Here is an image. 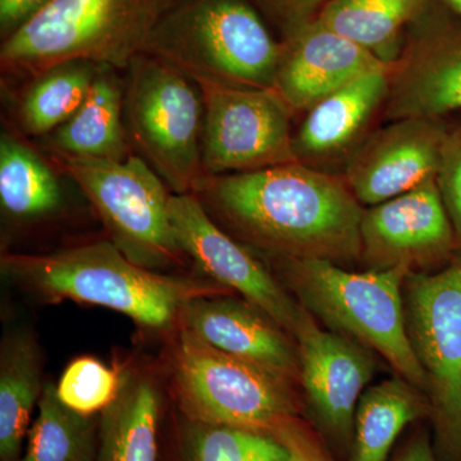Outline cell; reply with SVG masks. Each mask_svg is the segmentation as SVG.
<instances>
[{
  "mask_svg": "<svg viewBox=\"0 0 461 461\" xmlns=\"http://www.w3.org/2000/svg\"><path fill=\"white\" fill-rule=\"evenodd\" d=\"M281 461H321L318 459L317 456H314V454L312 453L311 450H308V448L305 447V446H303L302 444H299V442L295 441V444H294V450L293 454H291L290 457H287V459L281 460Z\"/></svg>",
  "mask_w": 461,
  "mask_h": 461,
  "instance_id": "obj_33",
  "label": "cell"
},
{
  "mask_svg": "<svg viewBox=\"0 0 461 461\" xmlns=\"http://www.w3.org/2000/svg\"><path fill=\"white\" fill-rule=\"evenodd\" d=\"M406 266L350 272L321 258L290 259L297 295L330 330L377 350L420 393L427 378L409 339L402 286Z\"/></svg>",
  "mask_w": 461,
  "mask_h": 461,
  "instance_id": "obj_5",
  "label": "cell"
},
{
  "mask_svg": "<svg viewBox=\"0 0 461 461\" xmlns=\"http://www.w3.org/2000/svg\"><path fill=\"white\" fill-rule=\"evenodd\" d=\"M436 182L455 238L461 242V131L446 136Z\"/></svg>",
  "mask_w": 461,
  "mask_h": 461,
  "instance_id": "obj_29",
  "label": "cell"
},
{
  "mask_svg": "<svg viewBox=\"0 0 461 461\" xmlns=\"http://www.w3.org/2000/svg\"><path fill=\"white\" fill-rule=\"evenodd\" d=\"M127 69L123 115L130 140L173 193H194L205 176L204 103L198 85L148 54L136 57Z\"/></svg>",
  "mask_w": 461,
  "mask_h": 461,
  "instance_id": "obj_6",
  "label": "cell"
},
{
  "mask_svg": "<svg viewBox=\"0 0 461 461\" xmlns=\"http://www.w3.org/2000/svg\"><path fill=\"white\" fill-rule=\"evenodd\" d=\"M123 375L94 357H80L67 366L57 386L60 402L85 415L102 412L114 402Z\"/></svg>",
  "mask_w": 461,
  "mask_h": 461,
  "instance_id": "obj_28",
  "label": "cell"
},
{
  "mask_svg": "<svg viewBox=\"0 0 461 461\" xmlns=\"http://www.w3.org/2000/svg\"><path fill=\"white\" fill-rule=\"evenodd\" d=\"M98 442L99 420L69 409L58 397L57 387L47 384L18 461H96Z\"/></svg>",
  "mask_w": 461,
  "mask_h": 461,
  "instance_id": "obj_24",
  "label": "cell"
},
{
  "mask_svg": "<svg viewBox=\"0 0 461 461\" xmlns=\"http://www.w3.org/2000/svg\"><path fill=\"white\" fill-rule=\"evenodd\" d=\"M426 412H429V403L402 377L368 388L355 412L350 461H386L403 429Z\"/></svg>",
  "mask_w": 461,
  "mask_h": 461,
  "instance_id": "obj_23",
  "label": "cell"
},
{
  "mask_svg": "<svg viewBox=\"0 0 461 461\" xmlns=\"http://www.w3.org/2000/svg\"><path fill=\"white\" fill-rule=\"evenodd\" d=\"M100 66L71 62L35 78L21 104V121L32 135H47L83 104Z\"/></svg>",
  "mask_w": 461,
  "mask_h": 461,
  "instance_id": "obj_26",
  "label": "cell"
},
{
  "mask_svg": "<svg viewBox=\"0 0 461 461\" xmlns=\"http://www.w3.org/2000/svg\"><path fill=\"white\" fill-rule=\"evenodd\" d=\"M446 136L437 120L391 121L354 151L342 177L360 204H381L435 180Z\"/></svg>",
  "mask_w": 461,
  "mask_h": 461,
  "instance_id": "obj_13",
  "label": "cell"
},
{
  "mask_svg": "<svg viewBox=\"0 0 461 461\" xmlns=\"http://www.w3.org/2000/svg\"><path fill=\"white\" fill-rule=\"evenodd\" d=\"M41 355L26 333L3 341L0 354V461H18L29 433L33 408L41 400Z\"/></svg>",
  "mask_w": 461,
  "mask_h": 461,
  "instance_id": "obj_22",
  "label": "cell"
},
{
  "mask_svg": "<svg viewBox=\"0 0 461 461\" xmlns=\"http://www.w3.org/2000/svg\"><path fill=\"white\" fill-rule=\"evenodd\" d=\"M181 314L185 329L218 350L284 379L300 375L299 355L280 327L256 306L200 296L182 306Z\"/></svg>",
  "mask_w": 461,
  "mask_h": 461,
  "instance_id": "obj_17",
  "label": "cell"
},
{
  "mask_svg": "<svg viewBox=\"0 0 461 461\" xmlns=\"http://www.w3.org/2000/svg\"><path fill=\"white\" fill-rule=\"evenodd\" d=\"M175 2L50 0L3 41V72L38 78L71 62L129 68Z\"/></svg>",
  "mask_w": 461,
  "mask_h": 461,
  "instance_id": "obj_2",
  "label": "cell"
},
{
  "mask_svg": "<svg viewBox=\"0 0 461 461\" xmlns=\"http://www.w3.org/2000/svg\"><path fill=\"white\" fill-rule=\"evenodd\" d=\"M175 377L189 420L291 436L286 427L295 406L286 379L218 350L186 329L175 351Z\"/></svg>",
  "mask_w": 461,
  "mask_h": 461,
  "instance_id": "obj_7",
  "label": "cell"
},
{
  "mask_svg": "<svg viewBox=\"0 0 461 461\" xmlns=\"http://www.w3.org/2000/svg\"><path fill=\"white\" fill-rule=\"evenodd\" d=\"M396 461H437L429 437L420 436L412 439Z\"/></svg>",
  "mask_w": 461,
  "mask_h": 461,
  "instance_id": "obj_32",
  "label": "cell"
},
{
  "mask_svg": "<svg viewBox=\"0 0 461 461\" xmlns=\"http://www.w3.org/2000/svg\"><path fill=\"white\" fill-rule=\"evenodd\" d=\"M438 2L461 18V0H438Z\"/></svg>",
  "mask_w": 461,
  "mask_h": 461,
  "instance_id": "obj_34",
  "label": "cell"
},
{
  "mask_svg": "<svg viewBox=\"0 0 461 461\" xmlns=\"http://www.w3.org/2000/svg\"><path fill=\"white\" fill-rule=\"evenodd\" d=\"M159 397L153 382L123 375L114 402L99 418L96 461H158Z\"/></svg>",
  "mask_w": 461,
  "mask_h": 461,
  "instance_id": "obj_20",
  "label": "cell"
},
{
  "mask_svg": "<svg viewBox=\"0 0 461 461\" xmlns=\"http://www.w3.org/2000/svg\"><path fill=\"white\" fill-rule=\"evenodd\" d=\"M204 103L202 159L205 176L260 171L299 162L294 112L273 89L196 81Z\"/></svg>",
  "mask_w": 461,
  "mask_h": 461,
  "instance_id": "obj_10",
  "label": "cell"
},
{
  "mask_svg": "<svg viewBox=\"0 0 461 461\" xmlns=\"http://www.w3.org/2000/svg\"><path fill=\"white\" fill-rule=\"evenodd\" d=\"M272 5L294 18V23L309 20L308 14L318 5L323 7L330 0H269Z\"/></svg>",
  "mask_w": 461,
  "mask_h": 461,
  "instance_id": "obj_31",
  "label": "cell"
},
{
  "mask_svg": "<svg viewBox=\"0 0 461 461\" xmlns=\"http://www.w3.org/2000/svg\"><path fill=\"white\" fill-rule=\"evenodd\" d=\"M56 162L84 191L131 262L157 268L177 257L166 182L142 159H99L54 153Z\"/></svg>",
  "mask_w": 461,
  "mask_h": 461,
  "instance_id": "obj_8",
  "label": "cell"
},
{
  "mask_svg": "<svg viewBox=\"0 0 461 461\" xmlns=\"http://www.w3.org/2000/svg\"><path fill=\"white\" fill-rule=\"evenodd\" d=\"M294 336L299 344L300 375L315 417L330 437L350 444L357 402L375 369L371 355L354 339L321 330L306 309Z\"/></svg>",
  "mask_w": 461,
  "mask_h": 461,
  "instance_id": "obj_14",
  "label": "cell"
},
{
  "mask_svg": "<svg viewBox=\"0 0 461 461\" xmlns=\"http://www.w3.org/2000/svg\"><path fill=\"white\" fill-rule=\"evenodd\" d=\"M430 3L432 0H330L315 18L384 62L393 63L409 27Z\"/></svg>",
  "mask_w": 461,
  "mask_h": 461,
  "instance_id": "obj_21",
  "label": "cell"
},
{
  "mask_svg": "<svg viewBox=\"0 0 461 461\" xmlns=\"http://www.w3.org/2000/svg\"><path fill=\"white\" fill-rule=\"evenodd\" d=\"M113 68L100 66L86 98L50 136L53 153L123 160L127 157L124 94Z\"/></svg>",
  "mask_w": 461,
  "mask_h": 461,
  "instance_id": "obj_19",
  "label": "cell"
},
{
  "mask_svg": "<svg viewBox=\"0 0 461 461\" xmlns=\"http://www.w3.org/2000/svg\"><path fill=\"white\" fill-rule=\"evenodd\" d=\"M50 0H0V32L7 38Z\"/></svg>",
  "mask_w": 461,
  "mask_h": 461,
  "instance_id": "obj_30",
  "label": "cell"
},
{
  "mask_svg": "<svg viewBox=\"0 0 461 461\" xmlns=\"http://www.w3.org/2000/svg\"><path fill=\"white\" fill-rule=\"evenodd\" d=\"M194 193L260 245L290 259L336 262L362 254V204L344 177L304 163L204 176Z\"/></svg>",
  "mask_w": 461,
  "mask_h": 461,
  "instance_id": "obj_1",
  "label": "cell"
},
{
  "mask_svg": "<svg viewBox=\"0 0 461 461\" xmlns=\"http://www.w3.org/2000/svg\"><path fill=\"white\" fill-rule=\"evenodd\" d=\"M360 238L362 254L379 268L435 262L456 242L436 178L369 206L364 211Z\"/></svg>",
  "mask_w": 461,
  "mask_h": 461,
  "instance_id": "obj_16",
  "label": "cell"
},
{
  "mask_svg": "<svg viewBox=\"0 0 461 461\" xmlns=\"http://www.w3.org/2000/svg\"><path fill=\"white\" fill-rule=\"evenodd\" d=\"M406 327L427 378L437 445L461 461V260L442 271L409 273Z\"/></svg>",
  "mask_w": 461,
  "mask_h": 461,
  "instance_id": "obj_9",
  "label": "cell"
},
{
  "mask_svg": "<svg viewBox=\"0 0 461 461\" xmlns=\"http://www.w3.org/2000/svg\"><path fill=\"white\" fill-rule=\"evenodd\" d=\"M390 71L363 76L309 109L294 136L297 160L311 166L341 156L353 147L375 112L386 103Z\"/></svg>",
  "mask_w": 461,
  "mask_h": 461,
  "instance_id": "obj_18",
  "label": "cell"
},
{
  "mask_svg": "<svg viewBox=\"0 0 461 461\" xmlns=\"http://www.w3.org/2000/svg\"><path fill=\"white\" fill-rule=\"evenodd\" d=\"M144 54L194 83L273 89L284 44L245 0H176L151 32Z\"/></svg>",
  "mask_w": 461,
  "mask_h": 461,
  "instance_id": "obj_4",
  "label": "cell"
},
{
  "mask_svg": "<svg viewBox=\"0 0 461 461\" xmlns=\"http://www.w3.org/2000/svg\"><path fill=\"white\" fill-rule=\"evenodd\" d=\"M2 267L47 299L104 306L156 329L171 323L190 300L215 291L203 282L150 272L108 241L50 256H7Z\"/></svg>",
  "mask_w": 461,
  "mask_h": 461,
  "instance_id": "obj_3",
  "label": "cell"
},
{
  "mask_svg": "<svg viewBox=\"0 0 461 461\" xmlns=\"http://www.w3.org/2000/svg\"><path fill=\"white\" fill-rule=\"evenodd\" d=\"M393 65L309 18L293 23L273 90L291 111L308 112L346 85Z\"/></svg>",
  "mask_w": 461,
  "mask_h": 461,
  "instance_id": "obj_15",
  "label": "cell"
},
{
  "mask_svg": "<svg viewBox=\"0 0 461 461\" xmlns=\"http://www.w3.org/2000/svg\"><path fill=\"white\" fill-rule=\"evenodd\" d=\"M59 184L38 154L3 133L0 140V202L7 213L35 218L56 211L60 204Z\"/></svg>",
  "mask_w": 461,
  "mask_h": 461,
  "instance_id": "obj_25",
  "label": "cell"
},
{
  "mask_svg": "<svg viewBox=\"0 0 461 461\" xmlns=\"http://www.w3.org/2000/svg\"><path fill=\"white\" fill-rule=\"evenodd\" d=\"M296 439L227 424L187 421L182 435L184 461H281Z\"/></svg>",
  "mask_w": 461,
  "mask_h": 461,
  "instance_id": "obj_27",
  "label": "cell"
},
{
  "mask_svg": "<svg viewBox=\"0 0 461 461\" xmlns=\"http://www.w3.org/2000/svg\"><path fill=\"white\" fill-rule=\"evenodd\" d=\"M461 109V18L432 0L406 32L390 71L388 121L438 120Z\"/></svg>",
  "mask_w": 461,
  "mask_h": 461,
  "instance_id": "obj_11",
  "label": "cell"
},
{
  "mask_svg": "<svg viewBox=\"0 0 461 461\" xmlns=\"http://www.w3.org/2000/svg\"><path fill=\"white\" fill-rule=\"evenodd\" d=\"M169 217L178 248L208 277L238 291L280 329L295 335L305 309L285 293L259 260L211 220L194 193L173 194Z\"/></svg>",
  "mask_w": 461,
  "mask_h": 461,
  "instance_id": "obj_12",
  "label": "cell"
}]
</instances>
